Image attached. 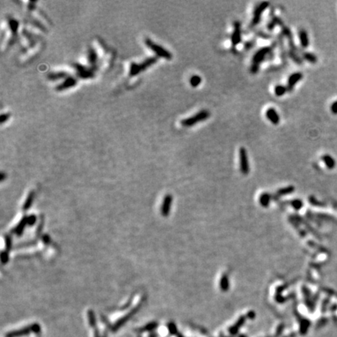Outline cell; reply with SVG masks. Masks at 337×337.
I'll return each instance as SVG.
<instances>
[{
	"instance_id": "obj_1",
	"label": "cell",
	"mask_w": 337,
	"mask_h": 337,
	"mask_svg": "<svg viewBox=\"0 0 337 337\" xmlns=\"http://www.w3.org/2000/svg\"><path fill=\"white\" fill-rule=\"evenodd\" d=\"M158 61L157 57H150L147 58V60H145V61H143L141 63H135V62H132L130 66V70H129V75L130 77H134L136 76L138 73H140L142 71L145 70L147 67H149L151 66H152L155 64V62Z\"/></svg>"
},
{
	"instance_id": "obj_2",
	"label": "cell",
	"mask_w": 337,
	"mask_h": 337,
	"mask_svg": "<svg viewBox=\"0 0 337 337\" xmlns=\"http://www.w3.org/2000/svg\"><path fill=\"white\" fill-rule=\"evenodd\" d=\"M211 113L208 110L203 109L201 110L200 112H198L197 114L192 116L189 118L184 119L181 121V124L182 126L185 127H193L195 124H197V122H202L205 120H208L210 117Z\"/></svg>"
},
{
	"instance_id": "obj_3",
	"label": "cell",
	"mask_w": 337,
	"mask_h": 337,
	"mask_svg": "<svg viewBox=\"0 0 337 337\" xmlns=\"http://www.w3.org/2000/svg\"><path fill=\"white\" fill-rule=\"evenodd\" d=\"M145 42L146 46L152 50L153 53H155V55H157L158 57L163 58V59L167 60H172V53H170V51H168L167 49H165V48H163L158 44H155L150 38H146L145 40Z\"/></svg>"
},
{
	"instance_id": "obj_4",
	"label": "cell",
	"mask_w": 337,
	"mask_h": 337,
	"mask_svg": "<svg viewBox=\"0 0 337 337\" xmlns=\"http://www.w3.org/2000/svg\"><path fill=\"white\" fill-rule=\"evenodd\" d=\"M40 325L35 323V324L30 325L24 327L22 329H20L14 330V331L8 332L6 334V337H21L30 334L31 332H34L35 334H38V333H40Z\"/></svg>"
},
{
	"instance_id": "obj_5",
	"label": "cell",
	"mask_w": 337,
	"mask_h": 337,
	"mask_svg": "<svg viewBox=\"0 0 337 337\" xmlns=\"http://www.w3.org/2000/svg\"><path fill=\"white\" fill-rule=\"evenodd\" d=\"M140 307H141V304H140L137 305L136 307H134L131 311H130L129 313H127V315H124L123 317H122L120 319H119L117 321V322H116L115 324L113 325L112 326V328H111V330H112V332H116L118 329H120V328L122 327V325L125 324V323H127V322L129 321V320L131 318L134 316V315H136V313H137L139 310H140Z\"/></svg>"
},
{
	"instance_id": "obj_6",
	"label": "cell",
	"mask_w": 337,
	"mask_h": 337,
	"mask_svg": "<svg viewBox=\"0 0 337 337\" xmlns=\"http://www.w3.org/2000/svg\"><path fill=\"white\" fill-rule=\"evenodd\" d=\"M272 51H273L272 47H263L260 48L253 56L252 63L260 65V63L262 61H264L267 57L269 58V56H273Z\"/></svg>"
},
{
	"instance_id": "obj_7",
	"label": "cell",
	"mask_w": 337,
	"mask_h": 337,
	"mask_svg": "<svg viewBox=\"0 0 337 337\" xmlns=\"http://www.w3.org/2000/svg\"><path fill=\"white\" fill-rule=\"evenodd\" d=\"M73 67L77 71L78 76L79 78L82 79H89L94 77L95 75V69L94 67L87 68L83 65H80L79 63H74L73 64ZM96 68V67H95Z\"/></svg>"
},
{
	"instance_id": "obj_8",
	"label": "cell",
	"mask_w": 337,
	"mask_h": 337,
	"mask_svg": "<svg viewBox=\"0 0 337 337\" xmlns=\"http://www.w3.org/2000/svg\"><path fill=\"white\" fill-rule=\"evenodd\" d=\"M268 6H269V3L265 1V2H262V3H259L255 7V10H254L252 21H251V27H254L255 25H257L260 22L261 17H262V14Z\"/></svg>"
},
{
	"instance_id": "obj_9",
	"label": "cell",
	"mask_w": 337,
	"mask_h": 337,
	"mask_svg": "<svg viewBox=\"0 0 337 337\" xmlns=\"http://www.w3.org/2000/svg\"><path fill=\"white\" fill-rule=\"evenodd\" d=\"M240 168L243 174L247 175L250 171L248 158L247 151L244 147H240Z\"/></svg>"
},
{
	"instance_id": "obj_10",
	"label": "cell",
	"mask_w": 337,
	"mask_h": 337,
	"mask_svg": "<svg viewBox=\"0 0 337 337\" xmlns=\"http://www.w3.org/2000/svg\"><path fill=\"white\" fill-rule=\"evenodd\" d=\"M241 42V29H240V23L239 21H235L234 30L231 35V42L233 46H237Z\"/></svg>"
},
{
	"instance_id": "obj_11",
	"label": "cell",
	"mask_w": 337,
	"mask_h": 337,
	"mask_svg": "<svg viewBox=\"0 0 337 337\" xmlns=\"http://www.w3.org/2000/svg\"><path fill=\"white\" fill-rule=\"evenodd\" d=\"M172 202V195L167 194L165 197H164L162 207H161V214H162L163 216L166 217V216H168V215H170Z\"/></svg>"
},
{
	"instance_id": "obj_12",
	"label": "cell",
	"mask_w": 337,
	"mask_h": 337,
	"mask_svg": "<svg viewBox=\"0 0 337 337\" xmlns=\"http://www.w3.org/2000/svg\"><path fill=\"white\" fill-rule=\"evenodd\" d=\"M76 84H77V80L74 78H73V77H68V78H66L63 82L58 85L55 89L58 91H62L66 90V89L70 88V87H74Z\"/></svg>"
},
{
	"instance_id": "obj_13",
	"label": "cell",
	"mask_w": 337,
	"mask_h": 337,
	"mask_svg": "<svg viewBox=\"0 0 337 337\" xmlns=\"http://www.w3.org/2000/svg\"><path fill=\"white\" fill-rule=\"evenodd\" d=\"M303 78V74L301 73H294L290 76L287 82V89L288 91H292L293 89V87L299 80H300Z\"/></svg>"
},
{
	"instance_id": "obj_14",
	"label": "cell",
	"mask_w": 337,
	"mask_h": 337,
	"mask_svg": "<svg viewBox=\"0 0 337 337\" xmlns=\"http://www.w3.org/2000/svg\"><path fill=\"white\" fill-rule=\"evenodd\" d=\"M265 116L270 122L273 123L275 125H277L280 121V116L278 114V112L276 110L273 109V108H269L268 109L266 112H265Z\"/></svg>"
},
{
	"instance_id": "obj_15",
	"label": "cell",
	"mask_w": 337,
	"mask_h": 337,
	"mask_svg": "<svg viewBox=\"0 0 337 337\" xmlns=\"http://www.w3.org/2000/svg\"><path fill=\"white\" fill-rule=\"evenodd\" d=\"M87 60L92 67H97L96 63L98 61V54L94 48H89L87 50Z\"/></svg>"
},
{
	"instance_id": "obj_16",
	"label": "cell",
	"mask_w": 337,
	"mask_h": 337,
	"mask_svg": "<svg viewBox=\"0 0 337 337\" xmlns=\"http://www.w3.org/2000/svg\"><path fill=\"white\" fill-rule=\"evenodd\" d=\"M27 224H28V216H24L22 219L20 220V223L13 229V231H12V232L14 233L15 234L17 235V236H20V235H21L23 233L24 230L25 226H26V225Z\"/></svg>"
},
{
	"instance_id": "obj_17",
	"label": "cell",
	"mask_w": 337,
	"mask_h": 337,
	"mask_svg": "<svg viewBox=\"0 0 337 337\" xmlns=\"http://www.w3.org/2000/svg\"><path fill=\"white\" fill-rule=\"evenodd\" d=\"M246 318H247L246 316H241V317L238 319V321L236 322V324H235L233 326L230 328L229 331H230V332L231 334L233 335L237 334V332H238V330L240 329V328L244 324L245 321H246Z\"/></svg>"
},
{
	"instance_id": "obj_18",
	"label": "cell",
	"mask_w": 337,
	"mask_h": 337,
	"mask_svg": "<svg viewBox=\"0 0 337 337\" xmlns=\"http://www.w3.org/2000/svg\"><path fill=\"white\" fill-rule=\"evenodd\" d=\"M299 38L300 42V45L303 48H307L309 44V39H308V36H307V33L306 30H301L299 31Z\"/></svg>"
},
{
	"instance_id": "obj_19",
	"label": "cell",
	"mask_w": 337,
	"mask_h": 337,
	"mask_svg": "<svg viewBox=\"0 0 337 337\" xmlns=\"http://www.w3.org/2000/svg\"><path fill=\"white\" fill-rule=\"evenodd\" d=\"M158 326V323L156 322H152L147 323V325H145V326H143L140 329H138V331L140 332H152Z\"/></svg>"
},
{
	"instance_id": "obj_20",
	"label": "cell",
	"mask_w": 337,
	"mask_h": 337,
	"mask_svg": "<svg viewBox=\"0 0 337 337\" xmlns=\"http://www.w3.org/2000/svg\"><path fill=\"white\" fill-rule=\"evenodd\" d=\"M220 288L222 291H227L230 288V282H229V278H228L227 275L224 274L221 278L220 280Z\"/></svg>"
},
{
	"instance_id": "obj_21",
	"label": "cell",
	"mask_w": 337,
	"mask_h": 337,
	"mask_svg": "<svg viewBox=\"0 0 337 337\" xmlns=\"http://www.w3.org/2000/svg\"><path fill=\"white\" fill-rule=\"evenodd\" d=\"M87 317H88V322L91 327L93 328L94 329H97V321H96L95 312L91 310H89L87 312Z\"/></svg>"
},
{
	"instance_id": "obj_22",
	"label": "cell",
	"mask_w": 337,
	"mask_h": 337,
	"mask_svg": "<svg viewBox=\"0 0 337 337\" xmlns=\"http://www.w3.org/2000/svg\"><path fill=\"white\" fill-rule=\"evenodd\" d=\"M271 201V196L268 193H263L259 197V202L263 207H268Z\"/></svg>"
},
{
	"instance_id": "obj_23",
	"label": "cell",
	"mask_w": 337,
	"mask_h": 337,
	"mask_svg": "<svg viewBox=\"0 0 337 337\" xmlns=\"http://www.w3.org/2000/svg\"><path fill=\"white\" fill-rule=\"evenodd\" d=\"M67 77V73L66 72H56V73H50L48 75V78L51 80H55L64 78Z\"/></svg>"
},
{
	"instance_id": "obj_24",
	"label": "cell",
	"mask_w": 337,
	"mask_h": 337,
	"mask_svg": "<svg viewBox=\"0 0 337 337\" xmlns=\"http://www.w3.org/2000/svg\"><path fill=\"white\" fill-rule=\"evenodd\" d=\"M34 198H35V193L30 192L29 195L27 197V199L25 201L24 206H23V209L24 210H28V208H30V207L32 205L33 201H34Z\"/></svg>"
},
{
	"instance_id": "obj_25",
	"label": "cell",
	"mask_w": 337,
	"mask_h": 337,
	"mask_svg": "<svg viewBox=\"0 0 337 337\" xmlns=\"http://www.w3.org/2000/svg\"><path fill=\"white\" fill-rule=\"evenodd\" d=\"M9 26H10L11 32L13 35H17V33L18 29V21L13 18H10L9 19Z\"/></svg>"
},
{
	"instance_id": "obj_26",
	"label": "cell",
	"mask_w": 337,
	"mask_h": 337,
	"mask_svg": "<svg viewBox=\"0 0 337 337\" xmlns=\"http://www.w3.org/2000/svg\"><path fill=\"white\" fill-rule=\"evenodd\" d=\"M274 91H275V95H276V96H278V97H280V96L284 95L285 94H286V91H288V89H287L286 87H285V86H283V85L279 84V85H276V86L275 87Z\"/></svg>"
},
{
	"instance_id": "obj_27",
	"label": "cell",
	"mask_w": 337,
	"mask_h": 337,
	"mask_svg": "<svg viewBox=\"0 0 337 337\" xmlns=\"http://www.w3.org/2000/svg\"><path fill=\"white\" fill-rule=\"evenodd\" d=\"M202 79L198 75H194L190 79V84L193 87H198L201 84Z\"/></svg>"
},
{
	"instance_id": "obj_28",
	"label": "cell",
	"mask_w": 337,
	"mask_h": 337,
	"mask_svg": "<svg viewBox=\"0 0 337 337\" xmlns=\"http://www.w3.org/2000/svg\"><path fill=\"white\" fill-rule=\"evenodd\" d=\"M293 191H294V187H292V186H290V187H284V188L280 189L277 191V194L279 196H282V195L290 194H291Z\"/></svg>"
},
{
	"instance_id": "obj_29",
	"label": "cell",
	"mask_w": 337,
	"mask_h": 337,
	"mask_svg": "<svg viewBox=\"0 0 337 337\" xmlns=\"http://www.w3.org/2000/svg\"><path fill=\"white\" fill-rule=\"evenodd\" d=\"M288 54H289V56H290V57L297 64H298V65H301V64H302V60L300 58V56H298V55L296 54L295 52H293V51L290 50V51L288 52Z\"/></svg>"
},
{
	"instance_id": "obj_30",
	"label": "cell",
	"mask_w": 337,
	"mask_h": 337,
	"mask_svg": "<svg viewBox=\"0 0 337 337\" xmlns=\"http://www.w3.org/2000/svg\"><path fill=\"white\" fill-rule=\"evenodd\" d=\"M303 57L304 58L305 60L308 61V62H311V63H315L317 61V58L314 54L310 53H304L303 54Z\"/></svg>"
},
{
	"instance_id": "obj_31",
	"label": "cell",
	"mask_w": 337,
	"mask_h": 337,
	"mask_svg": "<svg viewBox=\"0 0 337 337\" xmlns=\"http://www.w3.org/2000/svg\"><path fill=\"white\" fill-rule=\"evenodd\" d=\"M168 330L171 335H177V327L175 323L173 322H170L168 323Z\"/></svg>"
},
{
	"instance_id": "obj_32",
	"label": "cell",
	"mask_w": 337,
	"mask_h": 337,
	"mask_svg": "<svg viewBox=\"0 0 337 337\" xmlns=\"http://www.w3.org/2000/svg\"><path fill=\"white\" fill-rule=\"evenodd\" d=\"M322 160L325 162V164L329 168H332L334 165V161L329 155H324L322 157Z\"/></svg>"
},
{
	"instance_id": "obj_33",
	"label": "cell",
	"mask_w": 337,
	"mask_h": 337,
	"mask_svg": "<svg viewBox=\"0 0 337 337\" xmlns=\"http://www.w3.org/2000/svg\"><path fill=\"white\" fill-rule=\"evenodd\" d=\"M282 35L285 37H286L288 39H292V33L290 31V29L288 27L283 26L282 28Z\"/></svg>"
},
{
	"instance_id": "obj_34",
	"label": "cell",
	"mask_w": 337,
	"mask_h": 337,
	"mask_svg": "<svg viewBox=\"0 0 337 337\" xmlns=\"http://www.w3.org/2000/svg\"><path fill=\"white\" fill-rule=\"evenodd\" d=\"M291 206H292L294 209L300 210L303 207V202L299 199L293 200V201H291Z\"/></svg>"
},
{
	"instance_id": "obj_35",
	"label": "cell",
	"mask_w": 337,
	"mask_h": 337,
	"mask_svg": "<svg viewBox=\"0 0 337 337\" xmlns=\"http://www.w3.org/2000/svg\"><path fill=\"white\" fill-rule=\"evenodd\" d=\"M309 326V322L307 320H303L301 323H300V332L302 334H304L305 332H307V328Z\"/></svg>"
},
{
	"instance_id": "obj_36",
	"label": "cell",
	"mask_w": 337,
	"mask_h": 337,
	"mask_svg": "<svg viewBox=\"0 0 337 337\" xmlns=\"http://www.w3.org/2000/svg\"><path fill=\"white\" fill-rule=\"evenodd\" d=\"M8 260H9V253L7 251H3L1 254V262L3 264H6L7 263Z\"/></svg>"
},
{
	"instance_id": "obj_37",
	"label": "cell",
	"mask_w": 337,
	"mask_h": 337,
	"mask_svg": "<svg viewBox=\"0 0 337 337\" xmlns=\"http://www.w3.org/2000/svg\"><path fill=\"white\" fill-rule=\"evenodd\" d=\"M6 251H9L11 247H12V240L11 238L9 236H6Z\"/></svg>"
},
{
	"instance_id": "obj_38",
	"label": "cell",
	"mask_w": 337,
	"mask_h": 337,
	"mask_svg": "<svg viewBox=\"0 0 337 337\" xmlns=\"http://www.w3.org/2000/svg\"><path fill=\"white\" fill-rule=\"evenodd\" d=\"M37 221V218L35 215H31L28 217V224L29 226H33Z\"/></svg>"
},
{
	"instance_id": "obj_39",
	"label": "cell",
	"mask_w": 337,
	"mask_h": 337,
	"mask_svg": "<svg viewBox=\"0 0 337 337\" xmlns=\"http://www.w3.org/2000/svg\"><path fill=\"white\" fill-rule=\"evenodd\" d=\"M251 72L252 73H257V71L259 70V65L258 64H255V63H252V65H251Z\"/></svg>"
},
{
	"instance_id": "obj_40",
	"label": "cell",
	"mask_w": 337,
	"mask_h": 337,
	"mask_svg": "<svg viewBox=\"0 0 337 337\" xmlns=\"http://www.w3.org/2000/svg\"><path fill=\"white\" fill-rule=\"evenodd\" d=\"M10 114L9 113H3V114H2L1 115V118H0V120H1V123L3 124V123H4V122H6V121H7L8 119L10 118Z\"/></svg>"
},
{
	"instance_id": "obj_41",
	"label": "cell",
	"mask_w": 337,
	"mask_h": 337,
	"mask_svg": "<svg viewBox=\"0 0 337 337\" xmlns=\"http://www.w3.org/2000/svg\"><path fill=\"white\" fill-rule=\"evenodd\" d=\"M276 25L277 24H276V23L275 22V20H273V19H272V20H271V21H270V22L268 24L267 28L268 29V30H272L273 29H274V28L275 27V26H276Z\"/></svg>"
},
{
	"instance_id": "obj_42",
	"label": "cell",
	"mask_w": 337,
	"mask_h": 337,
	"mask_svg": "<svg viewBox=\"0 0 337 337\" xmlns=\"http://www.w3.org/2000/svg\"><path fill=\"white\" fill-rule=\"evenodd\" d=\"M255 316H256V315H255V313L254 311H249L247 315V318H248L250 319H254Z\"/></svg>"
},
{
	"instance_id": "obj_43",
	"label": "cell",
	"mask_w": 337,
	"mask_h": 337,
	"mask_svg": "<svg viewBox=\"0 0 337 337\" xmlns=\"http://www.w3.org/2000/svg\"><path fill=\"white\" fill-rule=\"evenodd\" d=\"M257 35H259L260 37H263V38H266V39H267V38H269V37H270L269 35H267L264 32H262V31H259V32L257 33Z\"/></svg>"
},
{
	"instance_id": "obj_44",
	"label": "cell",
	"mask_w": 337,
	"mask_h": 337,
	"mask_svg": "<svg viewBox=\"0 0 337 337\" xmlns=\"http://www.w3.org/2000/svg\"><path fill=\"white\" fill-rule=\"evenodd\" d=\"M283 328H284V325H280V327L278 328L277 332H276V336H278L279 335H280L281 333H282Z\"/></svg>"
},
{
	"instance_id": "obj_45",
	"label": "cell",
	"mask_w": 337,
	"mask_h": 337,
	"mask_svg": "<svg viewBox=\"0 0 337 337\" xmlns=\"http://www.w3.org/2000/svg\"><path fill=\"white\" fill-rule=\"evenodd\" d=\"M332 112H334V113H337V102L334 103V104L332 105Z\"/></svg>"
},
{
	"instance_id": "obj_46",
	"label": "cell",
	"mask_w": 337,
	"mask_h": 337,
	"mask_svg": "<svg viewBox=\"0 0 337 337\" xmlns=\"http://www.w3.org/2000/svg\"><path fill=\"white\" fill-rule=\"evenodd\" d=\"M253 45H254V42H247L246 44H245V47L247 48H249L252 47Z\"/></svg>"
},
{
	"instance_id": "obj_47",
	"label": "cell",
	"mask_w": 337,
	"mask_h": 337,
	"mask_svg": "<svg viewBox=\"0 0 337 337\" xmlns=\"http://www.w3.org/2000/svg\"><path fill=\"white\" fill-rule=\"evenodd\" d=\"M149 337H157V334L155 332H151L149 335Z\"/></svg>"
},
{
	"instance_id": "obj_48",
	"label": "cell",
	"mask_w": 337,
	"mask_h": 337,
	"mask_svg": "<svg viewBox=\"0 0 337 337\" xmlns=\"http://www.w3.org/2000/svg\"><path fill=\"white\" fill-rule=\"evenodd\" d=\"M102 337H107V332H106V331H105V332H104V334H103Z\"/></svg>"
},
{
	"instance_id": "obj_49",
	"label": "cell",
	"mask_w": 337,
	"mask_h": 337,
	"mask_svg": "<svg viewBox=\"0 0 337 337\" xmlns=\"http://www.w3.org/2000/svg\"><path fill=\"white\" fill-rule=\"evenodd\" d=\"M177 337H183V335H181V334H178L177 335Z\"/></svg>"
},
{
	"instance_id": "obj_50",
	"label": "cell",
	"mask_w": 337,
	"mask_h": 337,
	"mask_svg": "<svg viewBox=\"0 0 337 337\" xmlns=\"http://www.w3.org/2000/svg\"><path fill=\"white\" fill-rule=\"evenodd\" d=\"M239 337H247V336H244V335H240Z\"/></svg>"
}]
</instances>
